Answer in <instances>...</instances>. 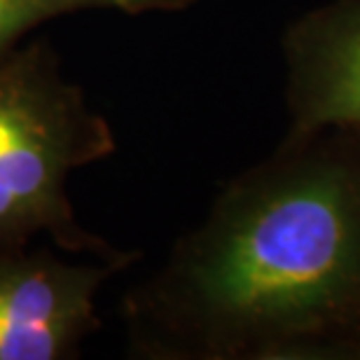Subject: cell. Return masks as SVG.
<instances>
[{
	"label": "cell",
	"instance_id": "obj_4",
	"mask_svg": "<svg viewBox=\"0 0 360 360\" xmlns=\"http://www.w3.org/2000/svg\"><path fill=\"white\" fill-rule=\"evenodd\" d=\"M292 131L360 129V0H333L283 35Z\"/></svg>",
	"mask_w": 360,
	"mask_h": 360
},
{
	"label": "cell",
	"instance_id": "obj_5",
	"mask_svg": "<svg viewBox=\"0 0 360 360\" xmlns=\"http://www.w3.org/2000/svg\"><path fill=\"white\" fill-rule=\"evenodd\" d=\"M61 17L54 0H0V59L19 47L28 31Z\"/></svg>",
	"mask_w": 360,
	"mask_h": 360
},
{
	"label": "cell",
	"instance_id": "obj_3",
	"mask_svg": "<svg viewBox=\"0 0 360 360\" xmlns=\"http://www.w3.org/2000/svg\"><path fill=\"white\" fill-rule=\"evenodd\" d=\"M131 253L73 262L49 250L0 248V360H66L98 330L96 292Z\"/></svg>",
	"mask_w": 360,
	"mask_h": 360
},
{
	"label": "cell",
	"instance_id": "obj_1",
	"mask_svg": "<svg viewBox=\"0 0 360 360\" xmlns=\"http://www.w3.org/2000/svg\"><path fill=\"white\" fill-rule=\"evenodd\" d=\"M124 319L146 358H360V129H290L129 292Z\"/></svg>",
	"mask_w": 360,
	"mask_h": 360
},
{
	"label": "cell",
	"instance_id": "obj_2",
	"mask_svg": "<svg viewBox=\"0 0 360 360\" xmlns=\"http://www.w3.org/2000/svg\"><path fill=\"white\" fill-rule=\"evenodd\" d=\"M115 153L108 120L59 70L47 42L14 47L0 59V248L49 234L70 255L115 257L77 222L66 183L73 171Z\"/></svg>",
	"mask_w": 360,
	"mask_h": 360
},
{
	"label": "cell",
	"instance_id": "obj_6",
	"mask_svg": "<svg viewBox=\"0 0 360 360\" xmlns=\"http://www.w3.org/2000/svg\"><path fill=\"white\" fill-rule=\"evenodd\" d=\"M194 0H54L61 14H70L87 7H115L127 14H143V12H178L190 7Z\"/></svg>",
	"mask_w": 360,
	"mask_h": 360
}]
</instances>
